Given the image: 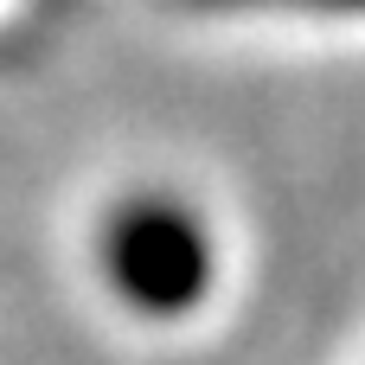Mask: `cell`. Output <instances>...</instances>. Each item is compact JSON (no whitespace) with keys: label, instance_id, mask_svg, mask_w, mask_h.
I'll return each mask as SVG.
<instances>
[{"label":"cell","instance_id":"1","mask_svg":"<svg viewBox=\"0 0 365 365\" xmlns=\"http://www.w3.org/2000/svg\"><path fill=\"white\" fill-rule=\"evenodd\" d=\"M109 257H115V282L154 308H180L205 276V244L180 212H128L109 237Z\"/></svg>","mask_w":365,"mask_h":365}]
</instances>
